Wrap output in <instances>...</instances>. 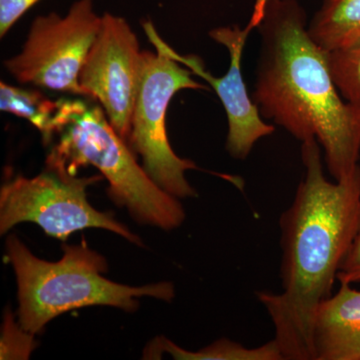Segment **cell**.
Here are the masks:
<instances>
[{"label":"cell","mask_w":360,"mask_h":360,"mask_svg":"<svg viewBox=\"0 0 360 360\" xmlns=\"http://www.w3.org/2000/svg\"><path fill=\"white\" fill-rule=\"evenodd\" d=\"M87 106L80 99L52 101L37 89L0 84V110L28 120L39 130L45 143L60 134Z\"/></svg>","instance_id":"8fae6325"},{"label":"cell","mask_w":360,"mask_h":360,"mask_svg":"<svg viewBox=\"0 0 360 360\" xmlns=\"http://www.w3.org/2000/svg\"><path fill=\"white\" fill-rule=\"evenodd\" d=\"M33 336L23 329L20 323H15L13 314L6 310L0 341V359H30V355L37 347Z\"/></svg>","instance_id":"9a60e30c"},{"label":"cell","mask_w":360,"mask_h":360,"mask_svg":"<svg viewBox=\"0 0 360 360\" xmlns=\"http://www.w3.org/2000/svg\"><path fill=\"white\" fill-rule=\"evenodd\" d=\"M139 39L129 22L105 13L79 73L85 97L96 99L127 142L141 65Z\"/></svg>","instance_id":"ba28073f"},{"label":"cell","mask_w":360,"mask_h":360,"mask_svg":"<svg viewBox=\"0 0 360 360\" xmlns=\"http://www.w3.org/2000/svg\"><path fill=\"white\" fill-rule=\"evenodd\" d=\"M338 281L340 283H360V210L356 231L340 265Z\"/></svg>","instance_id":"2e32d148"},{"label":"cell","mask_w":360,"mask_h":360,"mask_svg":"<svg viewBox=\"0 0 360 360\" xmlns=\"http://www.w3.org/2000/svg\"><path fill=\"white\" fill-rule=\"evenodd\" d=\"M309 32L328 52L356 44L360 40V0H323L309 23Z\"/></svg>","instance_id":"7c38bea8"},{"label":"cell","mask_w":360,"mask_h":360,"mask_svg":"<svg viewBox=\"0 0 360 360\" xmlns=\"http://www.w3.org/2000/svg\"><path fill=\"white\" fill-rule=\"evenodd\" d=\"M60 134L46 168L77 175L78 168L92 165L108 180V196L137 221L165 231L184 224L186 212L179 198L163 191L137 163L101 105L87 106Z\"/></svg>","instance_id":"277c9868"},{"label":"cell","mask_w":360,"mask_h":360,"mask_svg":"<svg viewBox=\"0 0 360 360\" xmlns=\"http://www.w3.org/2000/svg\"><path fill=\"white\" fill-rule=\"evenodd\" d=\"M155 52L141 54V75L130 120L127 143L141 156L144 169L163 191L179 200L195 198V189L186 174L198 169L193 160L174 153L167 131L170 101L181 90H210L196 82L193 71L172 58L158 45Z\"/></svg>","instance_id":"5b68a950"},{"label":"cell","mask_w":360,"mask_h":360,"mask_svg":"<svg viewBox=\"0 0 360 360\" xmlns=\"http://www.w3.org/2000/svg\"><path fill=\"white\" fill-rule=\"evenodd\" d=\"M297 0H271L257 30L259 58L252 98L264 120L300 142L316 139L335 180L359 165L360 110L336 86L329 52L309 32Z\"/></svg>","instance_id":"7a4b0ae2"},{"label":"cell","mask_w":360,"mask_h":360,"mask_svg":"<svg viewBox=\"0 0 360 360\" xmlns=\"http://www.w3.org/2000/svg\"><path fill=\"white\" fill-rule=\"evenodd\" d=\"M63 257L49 262L32 255L16 236L6 239V252L15 272L20 302V324L35 335L58 315L70 310L106 305L132 312L139 298L150 296L165 302L174 297L170 283L141 288L113 283L105 258L86 245H63Z\"/></svg>","instance_id":"3957f363"},{"label":"cell","mask_w":360,"mask_h":360,"mask_svg":"<svg viewBox=\"0 0 360 360\" xmlns=\"http://www.w3.org/2000/svg\"><path fill=\"white\" fill-rule=\"evenodd\" d=\"M101 25L94 0H77L65 15L35 18L20 53L4 68L22 84L85 97L79 73Z\"/></svg>","instance_id":"52a82bcc"},{"label":"cell","mask_w":360,"mask_h":360,"mask_svg":"<svg viewBox=\"0 0 360 360\" xmlns=\"http://www.w3.org/2000/svg\"><path fill=\"white\" fill-rule=\"evenodd\" d=\"M312 342L314 360H360V291L352 284L317 307Z\"/></svg>","instance_id":"30bf717a"},{"label":"cell","mask_w":360,"mask_h":360,"mask_svg":"<svg viewBox=\"0 0 360 360\" xmlns=\"http://www.w3.org/2000/svg\"><path fill=\"white\" fill-rule=\"evenodd\" d=\"M40 0H0V37L4 39L16 21Z\"/></svg>","instance_id":"e0dca14e"},{"label":"cell","mask_w":360,"mask_h":360,"mask_svg":"<svg viewBox=\"0 0 360 360\" xmlns=\"http://www.w3.org/2000/svg\"><path fill=\"white\" fill-rule=\"evenodd\" d=\"M163 354L180 360H284L274 340L257 347H246L236 341L219 340L198 352H191L177 347L167 338H158L144 350V359H160Z\"/></svg>","instance_id":"4fadbf2b"},{"label":"cell","mask_w":360,"mask_h":360,"mask_svg":"<svg viewBox=\"0 0 360 360\" xmlns=\"http://www.w3.org/2000/svg\"><path fill=\"white\" fill-rule=\"evenodd\" d=\"M146 37L153 45H158L172 58L193 71L194 75L207 82L217 94L226 113L229 132L226 137L227 153L236 160H245L260 139L276 131L274 124L264 122L257 103L248 94L241 60L246 40L250 35L248 28L238 25L221 26L210 32L217 44L224 45L229 53V68L221 77H213L206 70L205 63L196 56H181L163 41L151 21L143 23Z\"/></svg>","instance_id":"9c48e42d"},{"label":"cell","mask_w":360,"mask_h":360,"mask_svg":"<svg viewBox=\"0 0 360 360\" xmlns=\"http://www.w3.org/2000/svg\"><path fill=\"white\" fill-rule=\"evenodd\" d=\"M328 58L341 96L360 110V40L347 49L329 52Z\"/></svg>","instance_id":"5bb4252c"},{"label":"cell","mask_w":360,"mask_h":360,"mask_svg":"<svg viewBox=\"0 0 360 360\" xmlns=\"http://www.w3.org/2000/svg\"><path fill=\"white\" fill-rule=\"evenodd\" d=\"M103 179V175L77 177L49 168L32 179L18 175L0 191V232L6 233L21 222H33L47 236L65 240L75 231L103 229L141 245V239L112 213L90 205L87 187Z\"/></svg>","instance_id":"8992f818"},{"label":"cell","mask_w":360,"mask_h":360,"mask_svg":"<svg viewBox=\"0 0 360 360\" xmlns=\"http://www.w3.org/2000/svg\"><path fill=\"white\" fill-rule=\"evenodd\" d=\"M271 0H257L255 7H253L252 15H251L250 22L245 26L250 32L257 28L262 20H264L265 11H266L267 4Z\"/></svg>","instance_id":"ac0fdd59"},{"label":"cell","mask_w":360,"mask_h":360,"mask_svg":"<svg viewBox=\"0 0 360 360\" xmlns=\"http://www.w3.org/2000/svg\"><path fill=\"white\" fill-rule=\"evenodd\" d=\"M302 160L304 179L279 221L281 291L257 293L285 360H314L315 312L331 295L360 210L359 165L342 179L329 181L316 139L302 142Z\"/></svg>","instance_id":"6da1fadb"}]
</instances>
